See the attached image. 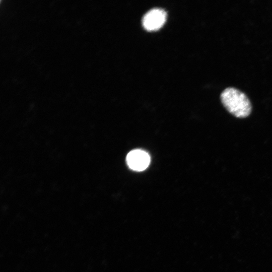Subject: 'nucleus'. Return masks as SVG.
<instances>
[{"label": "nucleus", "mask_w": 272, "mask_h": 272, "mask_svg": "<svg viewBox=\"0 0 272 272\" xmlns=\"http://www.w3.org/2000/svg\"><path fill=\"white\" fill-rule=\"evenodd\" d=\"M221 99L227 110L237 117H246L251 112V105L249 99L236 88L225 89L221 93Z\"/></svg>", "instance_id": "obj_1"}, {"label": "nucleus", "mask_w": 272, "mask_h": 272, "mask_svg": "<svg viewBox=\"0 0 272 272\" xmlns=\"http://www.w3.org/2000/svg\"><path fill=\"white\" fill-rule=\"evenodd\" d=\"M166 19V12L160 8H154L149 11L143 17L142 22L145 28L148 30L159 29Z\"/></svg>", "instance_id": "obj_2"}, {"label": "nucleus", "mask_w": 272, "mask_h": 272, "mask_svg": "<svg viewBox=\"0 0 272 272\" xmlns=\"http://www.w3.org/2000/svg\"><path fill=\"white\" fill-rule=\"evenodd\" d=\"M128 167L133 170L142 171L145 170L150 163V157L145 151L137 149L130 151L126 156Z\"/></svg>", "instance_id": "obj_3"}]
</instances>
